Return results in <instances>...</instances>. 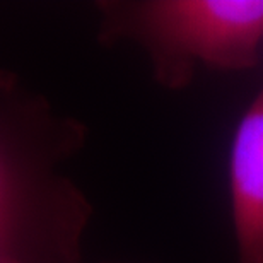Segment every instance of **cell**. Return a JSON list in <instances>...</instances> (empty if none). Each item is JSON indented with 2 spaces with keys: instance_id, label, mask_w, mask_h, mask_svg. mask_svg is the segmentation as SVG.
<instances>
[{
  "instance_id": "cell-3",
  "label": "cell",
  "mask_w": 263,
  "mask_h": 263,
  "mask_svg": "<svg viewBox=\"0 0 263 263\" xmlns=\"http://www.w3.org/2000/svg\"><path fill=\"white\" fill-rule=\"evenodd\" d=\"M229 202L234 263H263V86L234 130Z\"/></svg>"
},
{
  "instance_id": "cell-2",
  "label": "cell",
  "mask_w": 263,
  "mask_h": 263,
  "mask_svg": "<svg viewBox=\"0 0 263 263\" xmlns=\"http://www.w3.org/2000/svg\"><path fill=\"white\" fill-rule=\"evenodd\" d=\"M0 115V255L21 263H81L92 207L62 176V154Z\"/></svg>"
},
{
  "instance_id": "cell-1",
  "label": "cell",
  "mask_w": 263,
  "mask_h": 263,
  "mask_svg": "<svg viewBox=\"0 0 263 263\" xmlns=\"http://www.w3.org/2000/svg\"><path fill=\"white\" fill-rule=\"evenodd\" d=\"M104 43L134 41L162 87L180 91L200 67L243 72L258 64L263 0H137L99 4Z\"/></svg>"
},
{
  "instance_id": "cell-4",
  "label": "cell",
  "mask_w": 263,
  "mask_h": 263,
  "mask_svg": "<svg viewBox=\"0 0 263 263\" xmlns=\"http://www.w3.org/2000/svg\"><path fill=\"white\" fill-rule=\"evenodd\" d=\"M0 263H21V261L14 260V258H9V256H4V255H0Z\"/></svg>"
}]
</instances>
